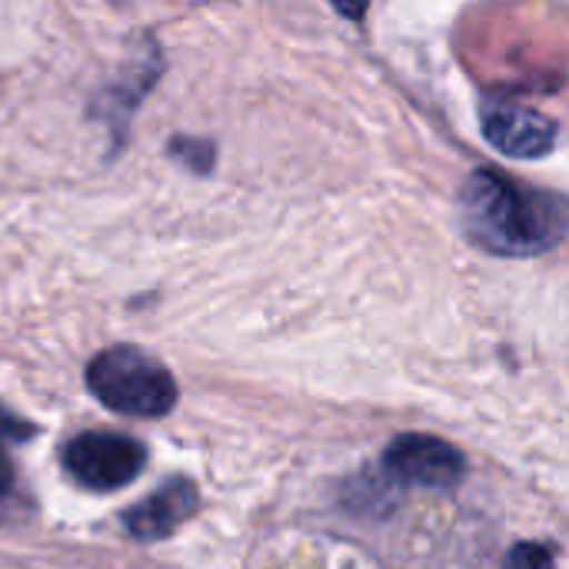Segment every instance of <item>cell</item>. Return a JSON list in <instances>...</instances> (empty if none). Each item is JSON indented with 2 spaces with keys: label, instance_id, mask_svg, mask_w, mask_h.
Returning a JSON list of instances; mask_svg holds the SVG:
<instances>
[{
  "label": "cell",
  "instance_id": "8992f818",
  "mask_svg": "<svg viewBox=\"0 0 569 569\" xmlns=\"http://www.w3.org/2000/svg\"><path fill=\"white\" fill-rule=\"evenodd\" d=\"M193 510H197V487L190 480H170L160 493H153L137 510H130L123 523L137 540H163Z\"/></svg>",
  "mask_w": 569,
  "mask_h": 569
},
{
  "label": "cell",
  "instance_id": "3957f363",
  "mask_svg": "<svg viewBox=\"0 0 569 569\" xmlns=\"http://www.w3.org/2000/svg\"><path fill=\"white\" fill-rule=\"evenodd\" d=\"M143 463L147 450L137 440L117 433H83L63 450L67 473L87 490H120L137 480Z\"/></svg>",
  "mask_w": 569,
  "mask_h": 569
},
{
  "label": "cell",
  "instance_id": "ba28073f",
  "mask_svg": "<svg viewBox=\"0 0 569 569\" xmlns=\"http://www.w3.org/2000/svg\"><path fill=\"white\" fill-rule=\"evenodd\" d=\"M10 487H13V463H10V457L0 450V497L10 493Z\"/></svg>",
  "mask_w": 569,
  "mask_h": 569
},
{
  "label": "cell",
  "instance_id": "7a4b0ae2",
  "mask_svg": "<svg viewBox=\"0 0 569 569\" xmlns=\"http://www.w3.org/2000/svg\"><path fill=\"white\" fill-rule=\"evenodd\" d=\"M90 393L113 413L157 420L177 407V380L137 347H110L87 367Z\"/></svg>",
  "mask_w": 569,
  "mask_h": 569
},
{
  "label": "cell",
  "instance_id": "6da1fadb",
  "mask_svg": "<svg viewBox=\"0 0 569 569\" xmlns=\"http://www.w3.org/2000/svg\"><path fill=\"white\" fill-rule=\"evenodd\" d=\"M467 233L490 253L533 257L557 247L569 230V203L533 190L500 170H477L460 190Z\"/></svg>",
  "mask_w": 569,
  "mask_h": 569
},
{
  "label": "cell",
  "instance_id": "277c9868",
  "mask_svg": "<svg viewBox=\"0 0 569 569\" xmlns=\"http://www.w3.org/2000/svg\"><path fill=\"white\" fill-rule=\"evenodd\" d=\"M383 467L400 483L430 487V490H437V487L447 490V487L460 483V477L467 470L457 447H450V443H443L437 437H427V433L397 437L383 453Z\"/></svg>",
  "mask_w": 569,
  "mask_h": 569
},
{
  "label": "cell",
  "instance_id": "5b68a950",
  "mask_svg": "<svg viewBox=\"0 0 569 569\" xmlns=\"http://www.w3.org/2000/svg\"><path fill=\"white\" fill-rule=\"evenodd\" d=\"M483 137L507 157L537 160L553 150L557 123L527 103L517 100H493L483 107Z\"/></svg>",
  "mask_w": 569,
  "mask_h": 569
},
{
  "label": "cell",
  "instance_id": "52a82bcc",
  "mask_svg": "<svg viewBox=\"0 0 569 569\" xmlns=\"http://www.w3.org/2000/svg\"><path fill=\"white\" fill-rule=\"evenodd\" d=\"M503 569H557V563H553V553L547 547H540V543H517L507 553Z\"/></svg>",
  "mask_w": 569,
  "mask_h": 569
}]
</instances>
